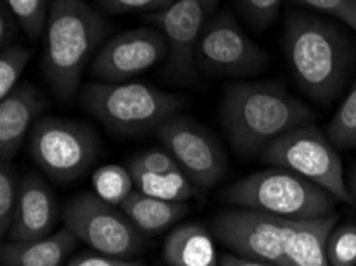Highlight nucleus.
Returning <instances> with one entry per match:
<instances>
[{
	"mask_svg": "<svg viewBox=\"0 0 356 266\" xmlns=\"http://www.w3.org/2000/svg\"><path fill=\"white\" fill-rule=\"evenodd\" d=\"M315 120V112L273 81H240L227 86L222 123L243 156L261 153L268 144Z\"/></svg>",
	"mask_w": 356,
	"mask_h": 266,
	"instance_id": "obj_1",
	"label": "nucleus"
},
{
	"mask_svg": "<svg viewBox=\"0 0 356 266\" xmlns=\"http://www.w3.org/2000/svg\"><path fill=\"white\" fill-rule=\"evenodd\" d=\"M112 26L85 0H51L45 27L43 72L59 99L77 94L83 70Z\"/></svg>",
	"mask_w": 356,
	"mask_h": 266,
	"instance_id": "obj_2",
	"label": "nucleus"
},
{
	"mask_svg": "<svg viewBox=\"0 0 356 266\" xmlns=\"http://www.w3.org/2000/svg\"><path fill=\"white\" fill-rule=\"evenodd\" d=\"M283 50L294 80L312 99L326 104L341 93L348 75L350 47L336 26L315 15H289Z\"/></svg>",
	"mask_w": 356,
	"mask_h": 266,
	"instance_id": "obj_3",
	"label": "nucleus"
},
{
	"mask_svg": "<svg viewBox=\"0 0 356 266\" xmlns=\"http://www.w3.org/2000/svg\"><path fill=\"white\" fill-rule=\"evenodd\" d=\"M224 201L289 220L334 214L336 198L298 172L273 166L240 178L224 192Z\"/></svg>",
	"mask_w": 356,
	"mask_h": 266,
	"instance_id": "obj_4",
	"label": "nucleus"
},
{
	"mask_svg": "<svg viewBox=\"0 0 356 266\" xmlns=\"http://www.w3.org/2000/svg\"><path fill=\"white\" fill-rule=\"evenodd\" d=\"M82 104L109 131L139 135L157 131L184 106V99L152 85L91 81L82 88Z\"/></svg>",
	"mask_w": 356,
	"mask_h": 266,
	"instance_id": "obj_5",
	"label": "nucleus"
},
{
	"mask_svg": "<svg viewBox=\"0 0 356 266\" xmlns=\"http://www.w3.org/2000/svg\"><path fill=\"white\" fill-rule=\"evenodd\" d=\"M262 161L298 172L331 193L337 201L355 204L343 177L341 156L314 124H304L273 140L261 151Z\"/></svg>",
	"mask_w": 356,
	"mask_h": 266,
	"instance_id": "obj_6",
	"label": "nucleus"
},
{
	"mask_svg": "<svg viewBox=\"0 0 356 266\" xmlns=\"http://www.w3.org/2000/svg\"><path fill=\"white\" fill-rule=\"evenodd\" d=\"M29 150L37 166L55 182L77 181L98 156L93 129L79 120L45 117L31 129Z\"/></svg>",
	"mask_w": 356,
	"mask_h": 266,
	"instance_id": "obj_7",
	"label": "nucleus"
},
{
	"mask_svg": "<svg viewBox=\"0 0 356 266\" xmlns=\"http://www.w3.org/2000/svg\"><path fill=\"white\" fill-rule=\"evenodd\" d=\"M63 220L79 241L109 257L125 258L141 251L144 238L127 214L96 193H80L63 209Z\"/></svg>",
	"mask_w": 356,
	"mask_h": 266,
	"instance_id": "obj_8",
	"label": "nucleus"
},
{
	"mask_svg": "<svg viewBox=\"0 0 356 266\" xmlns=\"http://www.w3.org/2000/svg\"><path fill=\"white\" fill-rule=\"evenodd\" d=\"M218 5L219 0H176L171 7L145 16L168 40L165 72L176 83L192 85L198 80L197 47Z\"/></svg>",
	"mask_w": 356,
	"mask_h": 266,
	"instance_id": "obj_9",
	"label": "nucleus"
},
{
	"mask_svg": "<svg viewBox=\"0 0 356 266\" xmlns=\"http://www.w3.org/2000/svg\"><path fill=\"white\" fill-rule=\"evenodd\" d=\"M268 61V53L243 32L229 12L209 18L197 47L200 72L245 77L261 72Z\"/></svg>",
	"mask_w": 356,
	"mask_h": 266,
	"instance_id": "obj_10",
	"label": "nucleus"
},
{
	"mask_svg": "<svg viewBox=\"0 0 356 266\" xmlns=\"http://www.w3.org/2000/svg\"><path fill=\"white\" fill-rule=\"evenodd\" d=\"M291 222L256 209L235 208L214 217L213 235L240 255L284 266V244Z\"/></svg>",
	"mask_w": 356,
	"mask_h": 266,
	"instance_id": "obj_11",
	"label": "nucleus"
},
{
	"mask_svg": "<svg viewBox=\"0 0 356 266\" xmlns=\"http://www.w3.org/2000/svg\"><path fill=\"white\" fill-rule=\"evenodd\" d=\"M155 133L197 188H211L224 177L227 169L224 149L195 120L172 117Z\"/></svg>",
	"mask_w": 356,
	"mask_h": 266,
	"instance_id": "obj_12",
	"label": "nucleus"
},
{
	"mask_svg": "<svg viewBox=\"0 0 356 266\" xmlns=\"http://www.w3.org/2000/svg\"><path fill=\"white\" fill-rule=\"evenodd\" d=\"M170 45L159 27L125 31L107 40L91 61V74L106 83L143 74L168 58Z\"/></svg>",
	"mask_w": 356,
	"mask_h": 266,
	"instance_id": "obj_13",
	"label": "nucleus"
},
{
	"mask_svg": "<svg viewBox=\"0 0 356 266\" xmlns=\"http://www.w3.org/2000/svg\"><path fill=\"white\" fill-rule=\"evenodd\" d=\"M56 220L58 208L51 188L39 174H28L19 182L10 241L29 242L50 236Z\"/></svg>",
	"mask_w": 356,
	"mask_h": 266,
	"instance_id": "obj_14",
	"label": "nucleus"
},
{
	"mask_svg": "<svg viewBox=\"0 0 356 266\" xmlns=\"http://www.w3.org/2000/svg\"><path fill=\"white\" fill-rule=\"evenodd\" d=\"M47 107V97L29 81L19 83L0 101V156L3 161L18 153L32 123Z\"/></svg>",
	"mask_w": 356,
	"mask_h": 266,
	"instance_id": "obj_15",
	"label": "nucleus"
},
{
	"mask_svg": "<svg viewBox=\"0 0 356 266\" xmlns=\"http://www.w3.org/2000/svg\"><path fill=\"white\" fill-rule=\"evenodd\" d=\"M339 220L336 214L293 220L284 244V266H331L327 241Z\"/></svg>",
	"mask_w": 356,
	"mask_h": 266,
	"instance_id": "obj_16",
	"label": "nucleus"
},
{
	"mask_svg": "<svg viewBox=\"0 0 356 266\" xmlns=\"http://www.w3.org/2000/svg\"><path fill=\"white\" fill-rule=\"evenodd\" d=\"M79 240L67 228L29 242H7L2 246V266H61Z\"/></svg>",
	"mask_w": 356,
	"mask_h": 266,
	"instance_id": "obj_17",
	"label": "nucleus"
},
{
	"mask_svg": "<svg viewBox=\"0 0 356 266\" xmlns=\"http://www.w3.org/2000/svg\"><path fill=\"white\" fill-rule=\"evenodd\" d=\"M161 257L168 266H219L211 233L200 224L176 226L163 242Z\"/></svg>",
	"mask_w": 356,
	"mask_h": 266,
	"instance_id": "obj_18",
	"label": "nucleus"
},
{
	"mask_svg": "<svg viewBox=\"0 0 356 266\" xmlns=\"http://www.w3.org/2000/svg\"><path fill=\"white\" fill-rule=\"evenodd\" d=\"M120 209L144 235L163 231L188 213L186 203L154 198L138 190H133L122 203Z\"/></svg>",
	"mask_w": 356,
	"mask_h": 266,
	"instance_id": "obj_19",
	"label": "nucleus"
},
{
	"mask_svg": "<svg viewBox=\"0 0 356 266\" xmlns=\"http://www.w3.org/2000/svg\"><path fill=\"white\" fill-rule=\"evenodd\" d=\"M128 169L131 172L138 192L149 194V197L175 201V203H186L187 199H192L197 194V187L181 167L172 171L152 172L129 165Z\"/></svg>",
	"mask_w": 356,
	"mask_h": 266,
	"instance_id": "obj_20",
	"label": "nucleus"
},
{
	"mask_svg": "<svg viewBox=\"0 0 356 266\" xmlns=\"http://www.w3.org/2000/svg\"><path fill=\"white\" fill-rule=\"evenodd\" d=\"M91 183H93L95 193L101 199L112 206H118V208L131 194L134 187L131 172L118 165L99 167L91 177Z\"/></svg>",
	"mask_w": 356,
	"mask_h": 266,
	"instance_id": "obj_21",
	"label": "nucleus"
},
{
	"mask_svg": "<svg viewBox=\"0 0 356 266\" xmlns=\"http://www.w3.org/2000/svg\"><path fill=\"white\" fill-rule=\"evenodd\" d=\"M327 139L334 147L341 149L356 147V80L329 123Z\"/></svg>",
	"mask_w": 356,
	"mask_h": 266,
	"instance_id": "obj_22",
	"label": "nucleus"
},
{
	"mask_svg": "<svg viewBox=\"0 0 356 266\" xmlns=\"http://www.w3.org/2000/svg\"><path fill=\"white\" fill-rule=\"evenodd\" d=\"M10 12L32 40H37L45 31L51 0H3Z\"/></svg>",
	"mask_w": 356,
	"mask_h": 266,
	"instance_id": "obj_23",
	"label": "nucleus"
},
{
	"mask_svg": "<svg viewBox=\"0 0 356 266\" xmlns=\"http://www.w3.org/2000/svg\"><path fill=\"white\" fill-rule=\"evenodd\" d=\"M31 59V50L23 45L8 43L0 54V99L7 97L18 86L24 67Z\"/></svg>",
	"mask_w": 356,
	"mask_h": 266,
	"instance_id": "obj_24",
	"label": "nucleus"
},
{
	"mask_svg": "<svg viewBox=\"0 0 356 266\" xmlns=\"http://www.w3.org/2000/svg\"><path fill=\"white\" fill-rule=\"evenodd\" d=\"M331 266H356V225H342L332 230L327 241Z\"/></svg>",
	"mask_w": 356,
	"mask_h": 266,
	"instance_id": "obj_25",
	"label": "nucleus"
},
{
	"mask_svg": "<svg viewBox=\"0 0 356 266\" xmlns=\"http://www.w3.org/2000/svg\"><path fill=\"white\" fill-rule=\"evenodd\" d=\"M18 190L19 182H16L13 169L7 167L3 161L2 171H0V231L2 235H8L10 226H12Z\"/></svg>",
	"mask_w": 356,
	"mask_h": 266,
	"instance_id": "obj_26",
	"label": "nucleus"
},
{
	"mask_svg": "<svg viewBox=\"0 0 356 266\" xmlns=\"http://www.w3.org/2000/svg\"><path fill=\"white\" fill-rule=\"evenodd\" d=\"M236 3L248 23L264 31L277 19L283 0H236Z\"/></svg>",
	"mask_w": 356,
	"mask_h": 266,
	"instance_id": "obj_27",
	"label": "nucleus"
},
{
	"mask_svg": "<svg viewBox=\"0 0 356 266\" xmlns=\"http://www.w3.org/2000/svg\"><path fill=\"white\" fill-rule=\"evenodd\" d=\"M175 2L176 0H96V5L107 15H122L131 12L157 13Z\"/></svg>",
	"mask_w": 356,
	"mask_h": 266,
	"instance_id": "obj_28",
	"label": "nucleus"
},
{
	"mask_svg": "<svg viewBox=\"0 0 356 266\" xmlns=\"http://www.w3.org/2000/svg\"><path fill=\"white\" fill-rule=\"evenodd\" d=\"M296 3L316 12L336 16L356 34V0H294Z\"/></svg>",
	"mask_w": 356,
	"mask_h": 266,
	"instance_id": "obj_29",
	"label": "nucleus"
},
{
	"mask_svg": "<svg viewBox=\"0 0 356 266\" xmlns=\"http://www.w3.org/2000/svg\"><path fill=\"white\" fill-rule=\"evenodd\" d=\"M129 165L141 167L145 171L152 172H161V171H172L177 169L179 165L172 158V155L168 150H149L144 151L143 155H139L134 158Z\"/></svg>",
	"mask_w": 356,
	"mask_h": 266,
	"instance_id": "obj_30",
	"label": "nucleus"
},
{
	"mask_svg": "<svg viewBox=\"0 0 356 266\" xmlns=\"http://www.w3.org/2000/svg\"><path fill=\"white\" fill-rule=\"evenodd\" d=\"M66 266H145L141 262H131L120 257H109V255H91L82 253L72 258Z\"/></svg>",
	"mask_w": 356,
	"mask_h": 266,
	"instance_id": "obj_31",
	"label": "nucleus"
},
{
	"mask_svg": "<svg viewBox=\"0 0 356 266\" xmlns=\"http://www.w3.org/2000/svg\"><path fill=\"white\" fill-rule=\"evenodd\" d=\"M16 32V21H15V15L10 12V8L2 3V8H0V45L7 47L10 40L15 37Z\"/></svg>",
	"mask_w": 356,
	"mask_h": 266,
	"instance_id": "obj_32",
	"label": "nucleus"
},
{
	"mask_svg": "<svg viewBox=\"0 0 356 266\" xmlns=\"http://www.w3.org/2000/svg\"><path fill=\"white\" fill-rule=\"evenodd\" d=\"M219 266H278L272 262H266L261 258L245 257V255L225 253L219 258Z\"/></svg>",
	"mask_w": 356,
	"mask_h": 266,
	"instance_id": "obj_33",
	"label": "nucleus"
},
{
	"mask_svg": "<svg viewBox=\"0 0 356 266\" xmlns=\"http://www.w3.org/2000/svg\"><path fill=\"white\" fill-rule=\"evenodd\" d=\"M348 188H350V193H352V197L356 203V167L350 174V183H348Z\"/></svg>",
	"mask_w": 356,
	"mask_h": 266,
	"instance_id": "obj_34",
	"label": "nucleus"
}]
</instances>
